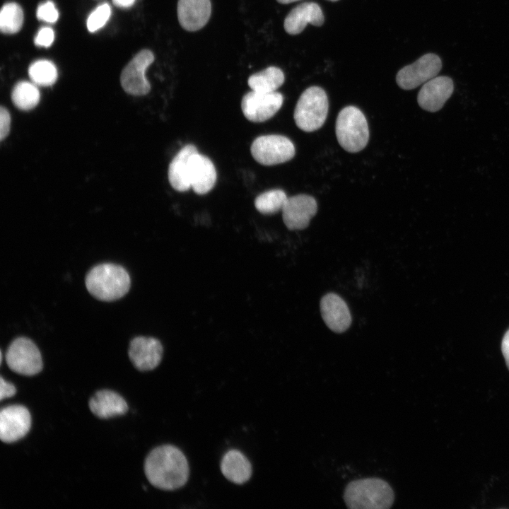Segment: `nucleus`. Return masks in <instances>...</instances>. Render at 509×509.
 <instances>
[{"label":"nucleus","mask_w":509,"mask_h":509,"mask_svg":"<svg viewBox=\"0 0 509 509\" xmlns=\"http://www.w3.org/2000/svg\"><path fill=\"white\" fill-rule=\"evenodd\" d=\"M441 68L442 61L439 56L427 53L402 68L396 76V81L404 90L414 89L437 76Z\"/></svg>","instance_id":"6e6552de"},{"label":"nucleus","mask_w":509,"mask_h":509,"mask_svg":"<svg viewBox=\"0 0 509 509\" xmlns=\"http://www.w3.org/2000/svg\"><path fill=\"white\" fill-rule=\"evenodd\" d=\"M281 211L288 229L303 230L308 226L317 213V204L312 197L300 194L288 197Z\"/></svg>","instance_id":"f8f14e48"},{"label":"nucleus","mask_w":509,"mask_h":509,"mask_svg":"<svg viewBox=\"0 0 509 509\" xmlns=\"http://www.w3.org/2000/svg\"><path fill=\"white\" fill-rule=\"evenodd\" d=\"M501 350L509 370V329L505 332L501 344Z\"/></svg>","instance_id":"2f4dec72"},{"label":"nucleus","mask_w":509,"mask_h":509,"mask_svg":"<svg viewBox=\"0 0 509 509\" xmlns=\"http://www.w3.org/2000/svg\"><path fill=\"white\" fill-rule=\"evenodd\" d=\"M130 285V277L126 269L112 263L95 266L86 278L88 292L103 301H113L122 298L128 293Z\"/></svg>","instance_id":"f03ea898"},{"label":"nucleus","mask_w":509,"mask_h":509,"mask_svg":"<svg viewBox=\"0 0 509 509\" xmlns=\"http://www.w3.org/2000/svg\"><path fill=\"white\" fill-rule=\"evenodd\" d=\"M23 11L19 4L9 2L3 5L0 13V29L6 34L18 33L23 25Z\"/></svg>","instance_id":"393cba45"},{"label":"nucleus","mask_w":509,"mask_h":509,"mask_svg":"<svg viewBox=\"0 0 509 509\" xmlns=\"http://www.w3.org/2000/svg\"><path fill=\"white\" fill-rule=\"evenodd\" d=\"M211 13L210 0H178L177 13L180 25L193 32L202 28Z\"/></svg>","instance_id":"f3484780"},{"label":"nucleus","mask_w":509,"mask_h":509,"mask_svg":"<svg viewBox=\"0 0 509 509\" xmlns=\"http://www.w3.org/2000/svg\"><path fill=\"white\" fill-rule=\"evenodd\" d=\"M324 21L320 6L315 2H304L293 8L286 16L283 27L290 35L300 33L310 23L321 26Z\"/></svg>","instance_id":"a211bd4d"},{"label":"nucleus","mask_w":509,"mask_h":509,"mask_svg":"<svg viewBox=\"0 0 509 509\" xmlns=\"http://www.w3.org/2000/svg\"><path fill=\"white\" fill-rule=\"evenodd\" d=\"M253 158L263 165H274L291 160L295 156V146L287 137L278 134L257 137L250 147Z\"/></svg>","instance_id":"423d86ee"},{"label":"nucleus","mask_w":509,"mask_h":509,"mask_svg":"<svg viewBox=\"0 0 509 509\" xmlns=\"http://www.w3.org/2000/svg\"><path fill=\"white\" fill-rule=\"evenodd\" d=\"M54 39V30L49 27H42L37 33L34 42L37 46L48 47Z\"/></svg>","instance_id":"c85d7f7f"},{"label":"nucleus","mask_w":509,"mask_h":509,"mask_svg":"<svg viewBox=\"0 0 509 509\" xmlns=\"http://www.w3.org/2000/svg\"><path fill=\"white\" fill-rule=\"evenodd\" d=\"M276 1L280 4H290V3H293L295 1H298L299 0H276Z\"/></svg>","instance_id":"72a5a7b5"},{"label":"nucleus","mask_w":509,"mask_h":509,"mask_svg":"<svg viewBox=\"0 0 509 509\" xmlns=\"http://www.w3.org/2000/svg\"><path fill=\"white\" fill-rule=\"evenodd\" d=\"M335 129L339 144L348 152H358L368 142L369 129L366 118L356 107L347 106L339 112Z\"/></svg>","instance_id":"20e7f679"},{"label":"nucleus","mask_w":509,"mask_h":509,"mask_svg":"<svg viewBox=\"0 0 509 509\" xmlns=\"http://www.w3.org/2000/svg\"><path fill=\"white\" fill-rule=\"evenodd\" d=\"M91 412L100 419H109L125 414L128 405L117 392L108 390L97 392L88 402Z\"/></svg>","instance_id":"6ab92c4d"},{"label":"nucleus","mask_w":509,"mask_h":509,"mask_svg":"<svg viewBox=\"0 0 509 509\" xmlns=\"http://www.w3.org/2000/svg\"><path fill=\"white\" fill-rule=\"evenodd\" d=\"M31 426V416L24 406L15 404L0 411V439L11 443L23 438Z\"/></svg>","instance_id":"9b49d317"},{"label":"nucleus","mask_w":509,"mask_h":509,"mask_svg":"<svg viewBox=\"0 0 509 509\" xmlns=\"http://www.w3.org/2000/svg\"><path fill=\"white\" fill-rule=\"evenodd\" d=\"M111 8L107 3H104L95 8L88 16L87 28L89 32L94 33L102 28L109 20Z\"/></svg>","instance_id":"bb28decb"},{"label":"nucleus","mask_w":509,"mask_h":509,"mask_svg":"<svg viewBox=\"0 0 509 509\" xmlns=\"http://www.w3.org/2000/svg\"><path fill=\"white\" fill-rule=\"evenodd\" d=\"M154 55L149 49H142L124 68L120 82L124 90L132 95H144L149 93L151 85L145 72L153 62Z\"/></svg>","instance_id":"1a4fd4ad"},{"label":"nucleus","mask_w":509,"mask_h":509,"mask_svg":"<svg viewBox=\"0 0 509 509\" xmlns=\"http://www.w3.org/2000/svg\"><path fill=\"white\" fill-rule=\"evenodd\" d=\"M328 1H339V0H328Z\"/></svg>","instance_id":"f704fd0d"},{"label":"nucleus","mask_w":509,"mask_h":509,"mask_svg":"<svg viewBox=\"0 0 509 509\" xmlns=\"http://www.w3.org/2000/svg\"><path fill=\"white\" fill-rule=\"evenodd\" d=\"M195 146L187 144L182 148L170 162L168 168V180L172 187L178 192L191 188L189 179V167L191 156L197 153Z\"/></svg>","instance_id":"aec40b11"},{"label":"nucleus","mask_w":509,"mask_h":509,"mask_svg":"<svg viewBox=\"0 0 509 509\" xmlns=\"http://www.w3.org/2000/svg\"><path fill=\"white\" fill-rule=\"evenodd\" d=\"M216 170L213 162L199 152L189 160V179L191 187L199 195L209 192L216 181Z\"/></svg>","instance_id":"dca6fc26"},{"label":"nucleus","mask_w":509,"mask_h":509,"mask_svg":"<svg viewBox=\"0 0 509 509\" xmlns=\"http://www.w3.org/2000/svg\"><path fill=\"white\" fill-rule=\"evenodd\" d=\"M285 76L282 70L276 66L251 75L247 81L252 90L261 93H273L284 83Z\"/></svg>","instance_id":"4be33fe9"},{"label":"nucleus","mask_w":509,"mask_h":509,"mask_svg":"<svg viewBox=\"0 0 509 509\" xmlns=\"http://www.w3.org/2000/svg\"><path fill=\"white\" fill-rule=\"evenodd\" d=\"M221 469L228 480L237 484L245 483L252 475L250 461L241 452L235 449L225 453L221 460Z\"/></svg>","instance_id":"412c9836"},{"label":"nucleus","mask_w":509,"mask_h":509,"mask_svg":"<svg viewBox=\"0 0 509 509\" xmlns=\"http://www.w3.org/2000/svg\"><path fill=\"white\" fill-rule=\"evenodd\" d=\"M323 320L333 332L341 333L351 325V316L345 301L336 293H327L320 301Z\"/></svg>","instance_id":"2eb2a0df"},{"label":"nucleus","mask_w":509,"mask_h":509,"mask_svg":"<svg viewBox=\"0 0 509 509\" xmlns=\"http://www.w3.org/2000/svg\"><path fill=\"white\" fill-rule=\"evenodd\" d=\"M28 74L34 83L42 86L53 85L58 76L56 66L46 59H40L31 64Z\"/></svg>","instance_id":"a878e982"},{"label":"nucleus","mask_w":509,"mask_h":509,"mask_svg":"<svg viewBox=\"0 0 509 509\" xmlns=\"http://www.w3.org/2000/svg\"><path fill=\"white\" fill-rule=\"evenodd\" d=\"M11 99L14 105L21 110H30L39 103L40 94L35 85L28 81H20L13 88Z\"/></svg>","instance_id":"5701e85b"},{"label":"nucleus","mask_w":509,"mask_h":509,"mask_svg":"<svg viewBox=\"0 0 509 509\" xmlns=\"http://www.w3.org/2000/svg\"><path fill=\"white\" fill-rule=\"evenodd\" d=\"M344 499L351 509H387L392 505L394 493L387 481L371 477L349 482Z\"/></svg>","instance_id":"7ed1b4c3"},{"label":"nucleus","mask_w":509,"mask_h":509,"mask_svg":"<svg viewBox=\"0 0 509 509\" xmlns=\"http://www.w3.org/2000/svg\"><path fill=\"white\" fill-rule=\"evenodd\" d=\"M37 18L47 23H54L58 20L59 12L52 1L40 4L36 12Z\"/></svg>","instance_id":"cd10ccee"},{"label":"nucleus","mask_w":509,"mask_h":509,"mask_svg":"<svg viewBox=\"0 0 509 509\" xmlns=\"http://www.w3.org/2000/svg\"><path fill=\"white\" fill-rule=\"evenodd\" d=\"M287 198L283 190L280 189H270L256 197L255 206L262 214H274L282 210Z\"/></svg>","instance_id":"b1692460"},{"label":"nucleus","mask_w":509,"mask_h":509,"mask_svg":"<svg viewBox=\"0 0 509 509\" xmlns=\"http://www.w3.org/2000/svg\"><path fill=\"white\" fill-rule=\"evenodd\" d=\"M163 352L160 341L156 338L147 337L134 338L128 350L131 362L140 371L156 368L161 361Z\"/></svg>","instance_id":"ddd939ff"},{"label":"nucleus","mask_w":509,"mask_h":509,"mask_svg":"<svg viewBox=\"0 0 509 509\" xmlns=\"http://www.w3.org/2000/svg\"><path fill=\"white\" fill-rule=\"evenodd\" d=\"M113 4L120 8H129L131 6L135 0H112Z\"/></svg>","instance_id":"473e14b6"},{"label":"nucleus","mask_w":509,"mask_h":509,"mask_svg":"<svg viewBox=\"0 0 509 509\" xmlns=\"http://www.w3.org/2000/svg\"><path fill=\"white\" fill-rule=\"evenodd\" d=\"M11 127V116L6 108L1 106L0 108V139L3 141L6 138Z\"/></svg>","instance_id":"c756f323"},{"label":"nucleus","mask_w":509,"mask_h":509,"mask_svg":"<svg viewBox=\"0 0 509 509\" xmlns=\"http://www.w3.org/2000/svg\"><path fill=\"white\" fill-rule=\"evenodd\" d=\"M6 361L12 371L26 376L39 373L43 367L38 348L26 337H18L11 343L6 353Z\"/></svg>","instance_id":"0eeeda50"},{"label":"nucleus","mask_w":509,"mask_h":509,"mask_svg":"<svg viewBox=\"0 0 509 509\" xmlns=\"http://www.w3.org/2000/svg\"><path fill=\"white\" fill-rule=\"evenodd\" d=\"M452 79L447 76H435L425 83L419 90L417 102L428 112L440 110L453 93Z\"/></svg>","instance_id":"4468645a"},{"label":"nucleus","mask_w":509,"mask_h":509,"mask_svg":"<svg viewBox=\"0 0 509 509\" xmlns=\"http://www.w3.org/2000/svg\"><path fill=\"white\" fill-rule=\"evenodd\" d=\"M281 93L250 91L242 97L241 108L244 116L252 122H263L271 118L281 108Z\"/></svg>","instance_id":"9d476101"},{"label":"nucleus","mask_w":509,"mask_h":509,"mask_svg":"<svg viewBox=\"0 0 509 509\" xmlns=\"http://www.w3.org/2000/svg\"><path fill=\"white\" fill-rule=\"evenodd\" d=\"M329 110L327 93L319 86H311L300 95L293 117L297 127L306 132L319 129L324 124Z\"/></svg>","instance_id":"39448f33"},{"label":"nucleus","mask_w":509,"mask_h":509,"mask_svg":"<svg viewBox=\"0 0 509 509\" xmlns=\"http://www.w3.org/2000/svg\"><path fill=\"white\" fill-rule=\"evenodd\" d=\"M149 483L161 490L173 491L183 486L189 477L186 457L177 447L164 445L154 448L144 462Z\"/></svg>","instance_id":"f257e3e1"},{"label":"nucleus","mask_w":509,"mask_h":509,"mask_svg":"<svg viewBox=\"0 0 509 509\" xmlns=\"http://www.w3.org/2000/svg\"><path fill=\"white\" fill-rule=\"evenodd\" d=\"M16 393V389L14 385L4 380L2 377L0 379V399L13 397Z\"/></svg>","instance_id":"7c9ffc66"}]
</instances>
